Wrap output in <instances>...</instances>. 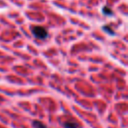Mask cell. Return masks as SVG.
<instances>
[{
    "label": "cell",
    "mask_w": 128,
    "mask_h": 128,
    "mask_svg": "<svg viewBox=\"0 0 128 128\" xmlns=\"http://www.w3.org/2000/svg\"><path fill=\"white\" fill-rule=\"evenodd\" d=\"M64 127L65 128H79V125L72 121H67L64 123Z\"/></svg>",
    "instance_id": "obj_2"
},
{
    "label": "cell",
    "mask_w": 128,
    "mask_h": 128,
    "mask_svg": "<svg viewBox=\"0 0 128 128\" xmlns=\"http://www.w3.org/2000/svg\"><path fill=\"white\" fill-rule=\"evenodd\" d=\"M102 12H103V14H105V15H107V16L112 15V10H111L109 7H107V6H104V7L102 8Z\"/></svg>",
    "instance_id": "obj_4"
},
{
    "label": "cell",
    "mask_w": 128,
    "mask_h": 128,
    "mask_svg": "<svg viewBox=\"0 0 128 128\" xmlns=\"http://www.w3.org/2000/svg\"><path fill=\"white\" fill-rule=\"evenodd\" d=\"M103 28H104V31H106L107 33H109V34H111V35H112V34H115V32L113 31V29H111V28H110V27H109L108 25L104 26Z\"/></svg>",
    "instance_id": "obj_5"
},
{
    "label": "cell",
    "mask_w": 128,
    "mask_h": 128,
    "mask_svg": "<svg viewBox=\"0 0 128 128\" xmlns=\"http://www.w3.org/2000/svg\"><path fill=\"white\" fill-rule=\"evenodd\" d=\"M33 126H34L35 128H47L46 125H44L42 122L37 121V120H35V121L33 122Z\"/></svg>",
    "instance_id": "obj_3"
},
{
    "label": "cell",
    "mask_w": 128,
    "mask_h": 128,
    "mask_svg": "<svg viewBox=\"0 0 128 128\" xmlns=\"http://www.w3.org/2000/svg\"><path fill=\"white\" fill-rule=\"evenodd\" d=\"M32 33L36 38H39V39H45L48 36L47 30L41 26H34L32 28Z\"/></svg>",
    "instance_id": "obj_1"
}]
</instances>
